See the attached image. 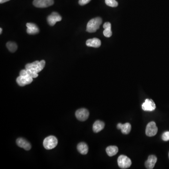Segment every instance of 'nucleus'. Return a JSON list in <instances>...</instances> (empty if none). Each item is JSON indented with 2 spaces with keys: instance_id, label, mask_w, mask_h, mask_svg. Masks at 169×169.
I'll return each mask as SVG.
<instances>
[{
  "instance_id": "obj_1",
  "label": "nucleus",
  "mask_w": 169,
  "mask_h": 169,
  "mask_svg": "<svg viewBox=\"0 0 169 169\" xmlns=\"http://www.w3.org/2000/svg\"><path fill=\"white\" fill-rule=\"evenodd\" d=\"M45 64V60H42L40 62L36 61L33 63L26 65L25 66V69L29 70L35 73H38L43 69Z\"/></svg>"
},
{
  "instance_id": "obj_2",
  "label": "nucleus",
  "mask_w": 169,
  "mask_h": 169,
  "mask_svg": "<svg viewBox=\"0 0 169 169\" xmlns=\"http://www.w3.org/2000/svg\"><path fill=\"white\" fill-rule=\"evenodd\" d=\"M102 23V19L100 17L92 19L88 22L87 26V31L90 33L94 32L99 29Z\"/></svg>"
},
{
  "instance_id": "obj_3",
  "label": "nucleus",
  "mask_w": 169,
  "mask_h": 169,
  "mask_svg": "<svg viewBox=\"0 0 169 169\" xmlns=\"http://www.w3.org/2000/svg\"><path fill=\"white\" fill-rule=\"evenodd\" d=\"M58 144V140L54 136H49L46 137L43 141L44 147L48 150L54 149Z\"/></svg>"
},
{
  "instance_id": "obj_4",
  "label": "nucleus",
  "mask_w": 169,
  "mask_h": 169,
  "mask_svg": "<svg viewBox=\"0 0 169 169\" xmlns=\"http://www.w3.org/2000/svg\"><path fill=\"white\" fill-rule=\"evenodd\" d=\"M117 163L120 168L124 169L128 168L132 165L131 159L125 155H121L118 157Z\"/></svg>"
},
{
  "instance_id": "obj_5",
  "label": "nucleus",
  "mask_w": 169,
  "mask_h": 169,
  "mask_svg": "<svg viewBox=\"0 0 169 169\" xmlns=\"http://www.w3.org/2000/svg\"><path fill=\"white\" fill-rule=\"evenodd\" d=\"M158 131L155 122L152 121L147 125L146 129V135L149 137H152L156 135Z\"/></svg>"
},
{
  "instance_id": "obj_6",
  "label": "nucleus",
  "mask_w": 169,
  "mask_h": 169,
  "mask_svg": "<svg viewBox=\"0 0 169 169\" xmlns=\"http://www.w3.org/2000/svg\"><path fill=\"white\" fill-rule=\"evenodd\" d=\"M33 78L27 74L25 76H21L20 75L19 77L17 78L16 81L18 85L21 87H24L26 85L30 84L33 81Z\"/></svg>"
},
{
  "instance_id": "obj_7",
  "label": "nucleus",
  "mask_w": 169,
  "mask_h": 169,
  "mask_svg": "<svg viewBox=\"0 0 169 169\" xmlns=\"http://www.w3.org/2000/svg\"><path fill=\"white\" fill-rule=\"evenodd\" d=\"M54 3V0H34L33 4L36 7L44 8L52 6Z\"/></svg>"
},
{
  "instance_id": "obj_8",
  "label": "nucleus",
  "mask_w": 169,
  "mask_h": 169,
  "mask_svg": "<svg viewBox=\"0 0 169 169\" xmlns=\"http://www.w3.org/2000/svg\"><path fill=\"white\" fill-rule=\"evenodd\" d=\"M75 115L77 119L80 121H85L88 118L89 113L86 109L82 108L76 111Z\"/></svg>"
},
{
  "instance_id": "obj_9",
  "label": "nucleus",
  "mask_w": 169,
  "mask_h": 169,
  "mask_svg": "<svg viewBox=\"0 0 169 169\" xmlns=\"http://www.w3.org/2000/svg\"><path fill=\"white\" fill-rule=\"evenodd\" d=\"M62 17L56 12H53L47 18V21L48 24L51 26H54L57 22L62 20Z\"/></svg>"
},
{
  "instance_id": "obj_10",
  "label": "nucleus",
  "mask_w": 169,
  "mask_h": 169,
  "mask_svg": "<svg viewBox=\"0 0 169 169\" xmlns=\"http://www.w3.org/2000/svg\"><path fill=\"white\" fill-rule=\"evenodd\" d=\"M155 108L156 106L155 104L151 99H146L142 105V109L145 111H153L155 109Z\"/></svg>"
},
{
  "instance_id": "obj_11",
  "label": "nucleus",
  "mask_w": 169,
  "mask_h": 169,
  "mask_svg": "<svg viewBox=\"0 0 169 169\" xmlns=\"http://www.w3.org/2000/svg\"><path fill=\"white\" fill-rule=\"evenodd\" d=\"M16 143L18 146L20 148H23L26 150H29L31 149L30 143L24 138H18L16 141Z\"/></svg>"
},
{
  "instance_id": "obj_12",
  "label": "nucleus",
  "mask_w": 169,
  "mask_h": 169,
  "mask_svg": "<svg viewBox=\"0 0 169 169\" xmlns=\"http://www.w3.org/2000/svg\"><path fill=\"white\" fill-rule=\"evenodd\" d=\"M156 162H157V157L155 155H149L148 157V160L145 162V166L148 169H153Z\"/></svg>"
},
{
  "instance_id": "obj_13",
  "label": "nucleus",
  "mask_w": 169,
  "mask_h": 169,
  "mask_svg": "<svg viewBox=\"0 0 169 169\" xmlns=\"http://www.w3.org/2000/svg\"><path fill=\"white\" fill-rule=\"evenodd\" d=\"M26 26L27 28L26 31L29 34L33 35V34H37L40 31V30L35 24L28 23L26 24Z\"/></svg>"
},
{
  "instance_id": "obj_14",
  "label": "nucleus",
  "mask_w": 169,
  "mask_h": 169,
  "mask_svg": "<svg viewBox=\"0 0 169 169\" xmlns=\"http://www.w3.org/2000/svg\"><path fill=\"white\" fill-rule=\"evenodd\" d=\"M117 128L118 129H120L121 132L125 134H128L131 130V125L130 123H127L124 124L119 123L117 124Z\"/></svg>"
},
{
  "instance_id": "obj_15",
  "label": "nucleus",
  "mask_w": 169,
  "mask_h": 169,
  "mask_svg": "<svg viewBox=\"0 0 169 169\" xmlns=\"http://www.w3.org/2000/svg\"><path fill=\"white\" fill-rule=\"evenodd\" d=\"M86 45L88 47L97 48L101 46V42L98 38H94L87 40Z\"/></svg>"
},
{
  "instance_id": "obj_16",
  "label": "nucleus",
  "mask_w": 169,
  "mask_h": 169,
  "mask_svg": "<svg viewBox=\"0 0 169 169\" xmlns=\"http://www.w3.org/2000/svg\"><path fill=\"white\" fill-rule=\"evenodd\" d=\"M105 124L103 121L100 120H97L94 122L93 127V131L95 133L101 131L104 128Z\"/></svg>"
},
{
  "instance_id": "obj_17",
  "label": "nucleus",
  "mask_w": 169,
  "mask_h": 169,
  "mask_svg": "<svg viewBox=\"0 0 169 169\" xmlns=\"http://www.w3.org/2000/svg\"><path fill=\"white\" fill-rule=\"evenodd\" d=\"M78 151L82 155H86L88 151V147L84 142H81L77 146Z\"/></svg>"
},
{
  "instance_id": "obj_18",
  "label": "nucleus",
  "mask_w": 169,
  "mask_h": 169,
  "mask_svg": "<svg viewBox=\"0 0 169 169\" xmlns=\"http://www.w3.org/2000/svg\"><path fill=\"white\" fill-rule=\"evenodd\" d=\"M107 154L109 156H112L115 155L118 151V149L116 146H110L106 148Z\"/></svg>"
},
{
  "instance_id": "obj_19",
  "label": "nucleus",
  "mask_w": 169,
  "mask_h": 169,
  "mask_svg": "<svg viewBox=\"0 0 169 169\" xmlns=\"http://www.w3.org/2000/svg\"><path fill=\"white\" fill-rule=\"evenodd\" d=\"M7 48L9 51L11 52H15L18 48V46L16 43L14 42H8L6 44Z\"/></svg>"
},
{
  "instance_id": "obj_20",
  "label": "nucleus",
  "mask_w": 169,
  "mask_h": 169,
  "mask_svg": "<svg viewBox=\"0 0 169 169\" xmlns=\"http://www.w3.org/2000/svg\"><path fill=\"white\" fill-rule=\"evenodd\" d=\"M106 4L111 7H116L118 6V3L115 0H105Z\"/></svg>"
},
{
  "instance_id": "obj_21",
  "label": "nucleus",
  "mask_w": 169,
  "mask_h": 169,
  "mask_svg": "<svg viewBox=\"0 0 169 169\" xmlns=\"http://www.w3.org/2000/svg\"><path fill=\"white\" fill-rule=\"evenodd\" d=\"M104 35L107 38H109V37H111L112 36V31H111V28H108L104 29Z\"/></svg>"
},
{
  "instance_id": "obj_22",
  "label": "nucleus",
  "mask_w": 169,
  "mask_h": 169,
  "mask_svg": "<svg viewBox=\"0 0 169 169\" xmlns=\"http://www.w3.org/2000/svg\"><path fill=\"white\" fill-rule=\"evenodd\" d=\"M162 140L164 141H169V132H166L163 133L162 136Z\"/></svg>"
},
{
  "instance_id": "obj_23",
  "label": "nucleus",
  "mask_w": 169,
  "mask_h": 169,
  "mask_svg": "<svg viewBox=\"0 0 169 169\" xmlns=\"http://www.w3.org/2000/svg\"><path fill=\"white\" fill-rule=\"evenodd\" d=\"M26 71H27V74L31 77H32V78H36L38 76V73H34V72L31 71L29 70H26Z\"/></svg>"
},
{
  "instance_id": "obj_24",
  "label": "nucleus",
  "mask_w": 169,
  "mask_h": 169,
  "mask_svg": "<svg viewBox=\"0 0 169 169\" xmlns=\"http://www.w3.org/2000/svg\"><path fill=\"white\" fill-rule=\"evenodd\" d=\"M91 0H79V3L80 5L83 6L88 3Z\"/></svg>"
},
{
  "instance_id": "obj_25",
  "label": "nucleus",
  "mask_w": 169,
  "mask_h": 169,
  "mask_svg": "<svg viewBox=\"0 0 169 169\" xmlns=\"http://www.w3.org/2000/svg\"><path fill=\"white\" fill-rule=\"evenodd\" d=\"M9 0H0V3L1 4L3 3H6V2H8Z\"/></svg>"
},
{
  "instance_id": "obj_26",
  "label": "nucleus",
  "mask_w": 169,
  "mask_h": 169,
  "mask_svg": "<svg viewBox=\"0 0 169 169\" xmlns=\"http://www.w3.org/2000/svg\"><path fill=\"white\" fill-rule=\"evenodd\" d=\"M2 31H3V29H2V28H0V33H1V34H2Z\"/></svg>"
},
{
  "instance_id": "obj_27",
  "label": "nucleus",
  "mask_w": 169,
  "mask_h": 169,
  "mask_svg": "<svg viewBox=\"0 0 169 169\" xmlns=\"http://www.w3.org/2000/svg\"></svg>"
}]
</instances>
